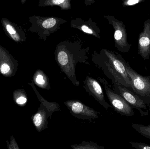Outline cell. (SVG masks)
I'll list each match as a JSON object with an SVG mask.
<instances>
[{
	"label": "cell",
	"mask_w": 150,
	"mask_h": 149,
	"mask_svg": "<svg viewBox=\"0 0 150 149\" xmlns=\"http://www.w3.org/2000/svg\"><path fill=\"white\" fill-rule=\"evenodd\" d=\"M90 48L82 39L73 36L60 42L54 52V58L61 71L73 85L79 86L80 82L76 76V67L78 64L89 65Z\"/></svg>",
	"instance_id": "cell-1"
},
{
	"label": "cell",
	"mask_w": 150,
	"mask_h": 149,
	"mask_svg": "<svg viewBox=\"0 0 150 149\" xmlns=\"http://www.w3.org/2000/svg\"><path fill=\"white\" fill-rule=\"evenodd\" d=\"M123 58L120 53L102 48L94 50L92 54V61L101 69L103 74L111 80L113 85L118 84L131 88V81L123 62Z\"/></svg>",
	"instance_id": "cell-2"
},
{
	"label": "cell",
	"mask_w": 150,
	"mask_h": 149,
	"mask_svg": "<svg viewBox=\"0 0 150 149\" xmlns=\"http://www.w3.org/2000/svg\"><path fill=\"white\" fill-rule=\"evenodd\" d=\"M126 71L131 81V89L143 101L145 104L150 103V75L143 76L131 67L128 62L123 58Z\"/></svg>",
	"instance_id": "cell-3"
},
{
	"label": "cell",
	"mask_w": 150,
	"mask_h": 149,
	"mask_svg": "<svg viewBox=\"0 0 150 149\" xmlns=\"http://www.w3.org/2000/svg\"><path fill=\"white\" fill-rule=\"evenodd\" d=\"M104 17L113 28L115 47L120 52H128L130 51L132 45L128 41L127 29L124 23L113 16L104 15Z\"/></svg>",
	"instance_id": "cell-4"
},
{
	"label": "cell",
	"mask_w": 150,
	"mask_h": 149,
	"mask_svg": "<svg viewBox=\"0 0 150 149\" xmlns=\"http://www.w3.org/2000/svg\"><path fill=\"white\" fill-rule=\"evenodd\" d=\"M98 79L103 85L108 99L115 111L125 116L134 115V113L131 106L121 96L113 91L108 81L104 78L98 77Z\"/></svg>",
	"instance_id": "cell-5"
},
{
	"label": "cell",
	"mask_w": 150,
	"mask_h": 149,
	"mask_svg": "<svg viewBox=\"0 0 150 149\" xmlns=\"http://www.w3.org/2000/svg\"><path fill=\"white\" fill-rule=\"evenodd\" d=\"M36 22L40 38L46 41L48 36L60 29L61 26L67 21L56 17H38Z\"/></svg>",
	"instance_id": "cell-6"
},
{
	"label": "cell",
	"mask_w": 150,
	"mask_h": 149,
	"mask_svg": "<svg viewBox=\"0 0 150 149\" xmlns=\"http://www.w3.org/2000/svg\"><path fill=\"white\" fill-rule=\"evenodd\" d=\"M70 113L77 119L91 120L98 118V113L77 100H69L64 102Z\"/></svg>",
	"instance_id": "cell-7"
},
{
	"label": "cell",
	"mask_w": 150,
	"mask_h": 149,
	"mask_svg": "<svg viewBox=\"0 0 150 149\" xmlns=\"http://www.w3.org/2000/svg\"><path fill=\"white\" fill-rule=\"evenodd\" d=\"M83 88L89 95L93 97L106 110L108 109L110 105L105 99L103 89L98 80L87 75L83 81Z\"/></svg>",
	"instance_id": "cell-8"
},
{
	"label": "cell",
	"mask_w": 150,
	"mask_h": 149,
	"mask_svg": "<svg viewBox=\"0 0 150 149\" xmlns=\"http://www.w3.org/2000/svg\"><path fill=\"white\" fill-rule=\"evenodd\" d=\"M71 28L77 29L84 33L91 35L98 39L101 38V31L98 26L96 22H93L91 17L87 21H85L82 18L76 17L72 19L70 22Z\"/></svg>",
	"instance_id": "cell-9"
},
{
	"label": "cell",
	"mask_w": 150,
	"mask_h": 149,
	"mask_svg": "<svg viewBox=\"0 0 150 149\" xmlns=\"http://www.w3.org/2000/svg\"><path fill=\"white\" fill-rule=\"evenodd\" d=\"M138 37V54L144 60H148L150 57V18L144 22L143 31Z\"/></svg>",
	"instance_id": "cell-10"
},
{
	"label": "cell",
	"mask_w": 150,
	"mask_h": 149,
	"mask_svg": "<svg viewBox=\"0 0 150 149\" xmlns=\"http://www.w3.org/2000/svg\"><path fill=\"white\" fill-rule=\"evenodd\" d=\"M113 90L117 94L121 96L130 106L140 110L147 109V106L143 101L128 88L118 84L113 85Z\"/></svg>",
	"instance_id": "cell-11"
},
{
	"label": "cell",
	"mask_w": 150,
	"mask_h": 149,
	"mask_svg": "<svg viewBox=\"0 0 150 149\" xmlns=\"http://www.w3.org/2000/svg\"><path fill=\"white\" fill-rule=\"evenodd\" d=\"M52 118L48 110L42 104H40L38 111L32 116L33 123L38 132L48 128V119Z\"/></svg>",
	"instance_id": "cell-12"
},
{
	"label": "cell",
	"mask_w": 150,
	"mask_h": 149,
	"mask_svg": "<svg viewBox=\"0 0 150 149\" xmlns=\"http://www.w3.org/2000/svg\"><path fill=\"white\" fill-rule=\"evenodd\" d=\"M58 6L63 10H68L71 8L70 0H41L40 1V7H54Z\"/></svg>",
	"instance_id": "cell-13"
},
{
	"label": "cell",
	"mask_w": 150,
	"mask_h": 149,
	"mask_svg": "<svg viewBox=\"0 0 150 149\" xmlns=\"http://www.w3.org/2000/svg\"><path fill=\"white\" fill-rule=\"evenodd\" d=\"M33 89L36 92L37 97L39 101L40 102V104L43 105L50 113V115L52 116L53 113L57 111H60V106L58 103L56 102H49L45 99L44 97H42L38 91L36 90V88L33 86Z\"/></svg>",
	"instance_id": "cell-14"
},
{
	"label": "cell",
	"mask_w": 150,
	"mask_h": 149,
	"mask_svg": "<svg viewBox=\"0 0 150 149\" xmlns=\"http://www.w3.org/2000/svg\"><path fill=\"white\" fill-rule=\"evenodd\" d=\"M34 80L36 84L40 88L46 90L51 89L49 79L43 71L40 70L37 73L34 78Z\"/></svg>",
	"instance_id": "cell-15"
},
{
	"label": "cell",
	"mask_w": 150,
	"mask_h": 149,
	"mask_svg": "<svg viewBox=\"0 0 150 149\" xmlns=\"http://www.w3.org/2000/svg\"><path fill=\"white\" fill-rule=\"evenodd\" d=\"M73 149H106L103 146L98 145L96 143L92 141H82L79 144L71 145Z\"/></svg>",
	"instance_id": "cell-16"
},
{
	"label": "cell",
	"mask_w": 150,
	"mask_h": 149,
	"mask_svg": "<svg viewBox=\"0 0 150 149\" xmlns=\"http://www.w3.org/2000/svg\"><path fill=\"white\" fill-rule=\"evenodd\" d=\"M132 127L143 136L150 139V124L145 126L142 124H133Z\"/></svg>",
	"instance_id": "cell-17"
},
{
	"label": "cell",
	"mask_w": 150,
	"mask_h": 149,
	"mask_svg": "<svg viewBox=\"0 0 150 149\" xmlns=\"http://www.w3.org/2000/svg\"><path fill=\"white\" fill-rule=\"evenodd\" d=\"M8 149H20L18 144L13 135H11L10 139V141L8 140L6 141Z\"/></svg>",
	"instance_id": "cell-18"
},
{
	"label": "cell",
	"mask_w": 150,
	"mask_h": 149,
	"mask_svg": "<svg viewBox=\"0 0 150 149\" xmlns=\"http://www.w3.org/2000/svg\"><path fill=\"white\" fill-rule=\"evenodd\" d=\"M27 102V99L24 94L20 95L18 97H16L15 99V102L17 105L23 107L26 105Z\"/></svg>",
	"instance_id": "cell-19"
},
{
	"label": "cell",
	"mask_w": 150,
	"mask_h": 149,
	"mask_svg": "<svg viewBox=\"0 0 150 149\" xmlns=\"http://www.w3.org/2000/svg\"><path fill=\"white\" fill-rule=\"evenodd\" d=\"M133 148L136 149H150V145L142 143L133 142L129 143Z\"/></svg>",
	"instance_id": "cell-20"
},
{
	"label": "cell",
	"mask_w": 150,
	"mask_h": 149,
	"mask_svg": "<svg viewBox=\"0 0 150 149\" xmlns=\"http://www.w3.org/2000/svg\"><path fill=\"white\" fill-rule=\"evenodd\" d=\"M142 2L143 0H126L122 2V6L123 7L133 6Z\"/></svg>",
	"instance_id": "cell-21"
},
{
	"label": "cell",
	"mask_w": 150,
	"mask_h": 149,
	"mask_svg": "<svg viewBox=\"0 0 150 149\" xmlns=\"http://www.w3.org/2000/svg\"><path fill=\"white\" fill-rule=\"evenodd\" d=\"M10 66H9L8 65L6 64H4L1 66L0 71H1V73L2 74H6V73L8 72L9 71H10Z\"/></svg>",
	"instance_id": "cell-22"
},
{
	"label": "cell",
	"mask_w": 150,
	"mask_h": 149,
	"mask_svg": "<svg viewBox=\"0 0 150 149\" xmlns=\"http://www.w3.org/2000/svg\"><path fill=\"white\" fill-rule=\"evenodd\" d=\"M6 29H7V31H8L9 33L11 35H14V34H16V30L10 24H7L6 25Z\"/></svg>",
	"instance_id": "cell-23"
},
{
	"label": "cell",
	"mask_w": 150,
	"mask_h": 149,
	"mask_svg": "<svg viewBox=\"0 0 150 149\" xmlns=\"http://www.w3.org/2000/svg\"><path fill=\"white\" fill-rule=\"evenodd\" d=\"M94 2H95V1H91V0L88 1V0H86V1H85L84 2L86 5H89L92 4Z\"/></svg>",
	"instance_id": "cell-24"
}]
</instances>
